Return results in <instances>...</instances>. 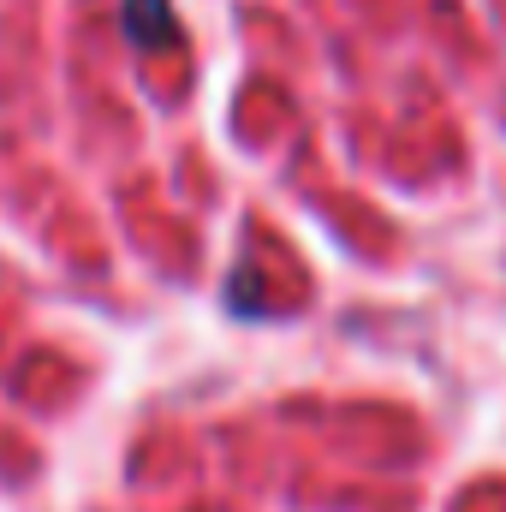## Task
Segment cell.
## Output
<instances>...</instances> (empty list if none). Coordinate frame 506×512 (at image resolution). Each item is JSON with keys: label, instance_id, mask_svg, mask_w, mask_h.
<instances>
[{"label": "cell", "instance_id": "6da1fadb", "mask_svg": "<svg viewBox=\"0 0 506 512\" xmlns=\"http://www.w3.org/2000/svg\"><path fill=\"white\" fill-rule=\"evenodd\" d=\"M120 30L131 48L155 54V48L179 42V12H173V0H120Z\"/></svg>", "mask_w": 506, "mask_h": 512}]
</instances>
